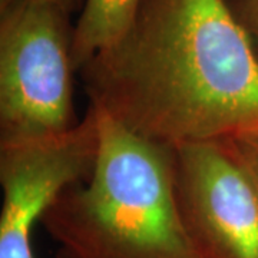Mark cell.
I'll list each match as a JSON object with an SVG mask.
<instances>
[{"label": "cell", "instance_id": "1", "mask_svg": "<svg viewBox=\"0 0 258 258\" xmlns=\"http://www.w3.org/2000/svg\"><path fill=\"white\" fill-rule=\"evenodd\" d=\"M79 75L89 106L157 144L258 134V56L225 0H141Z\"/></svg>", "mask_w": 258, "mask_h": 258}, {"label": "cell", "instance_id": "2", "mask_svg": "<svg viewBox=\"0 0 258 258\" xmlns=\"http://www.w3.org/2000/svg\"><path fill=\"white\" fill-rule=\"evenodd\" d=\"M93 109L99 152L92 175L64 189L42 218L57 258H200L176 207L172 147Z\"/></svg>", "mask_w": 258, "mask_h": 258}, {"label": "cell", "instance_id": "3", "mask_svg": "<svg viewBox=\"0 0 258 258\" xmlns=\"http://www.w3.org/2000/svg\"><path fill=\"white\" fill-rule=\"evenodd\" d=\"M74 29L49 0H19L0 15V142L74 128Z\"/></svg>", "mask_w": 258, "mask_h": 258}, {"label": "cell", "instance_id": "4", "mask_svg": "<svg viewBox=\"0 0 258 258\" xmlns=\"http://www.w3.org/2000/svg\"><path fill=\"white\" fill-rule=\"evenodd\" d=\"M174 192L200 258H258V192L227 141L172 147Z\"/></svg>", "mask_w": 258, "mask_h": 258}, {"label": "cell", "instance_id": "5", "mask_svg": "<svg viewBox=\"0 0 258 258\" xmlns=\"http://www.w3.org/2000/svg\"><path fill=\"white\" fill-rule=\"evenodd\" d=\"M99 152L96 112L63 134L0 142V258H35L32 235L59 195L92 175Z\"/></svg>", "mask_w": 258, "mask_h": 258}, {"label": "cell", "instance_id": "6", "mask_svg": "<svg viewBox=\"0 0 258 258\" xmlns=\"http://www.w3.org/2000/svg\"><path fill=\"white\" fill-rule=\"evenodd\" d=\"M141 0H85L74 28L72 56L76 72L128 30Z\"/></svg>", "mask_w": 258, "mask_h": 258}, {"label": "cell", "instance_id": "7", "mask_svg": "<svg viewBox=\"0 0 258 258\" xmlns=\"http://www.w3.org/2000/svg\"><path fill=\"white\" fill-rule=\"evenodd\" d=\"M227 144L258 192V134L227 139Z\"/></svg>", "mask_w": 258, "mask_h": 258}, {"label": "cell", "instance_id": "8", "mask_svg": "<svg viewBox=\"0 0 258 258\" xmlns=\"http://www.w3.org/2000/svg\"><path fill=\"white\" fill-rule=\"evenodd\" d=\"M225 3L258 56V0H225Z\"/></svg>", "mask_w": 258, "mask_h": 258}, {"label": "cell", "instance_id": "9", "mask_svg": "<svg viewBox=\"0 0 258 258\" xmlns=\"http://www.w3.org/2000/svg\"><path fill=\"white\" fill-rule=\"evenodd\" d=\"M49 2L55 3L56 6H59L69 15L83 8V3H85V0H49Z\"/></svg>", "mask_w": 258, "mask_h": 258}, {"label": "cell", "instance_id": "10", "mask_svg": "<svg viewBox=\"0 0 258 258\" xmlns=\"http://www.w3.org/2000/svg\"><path fill=\"white\" fill-rule=\"evenodd\" d=\"M19 0H0V15L5 13L6 10H9L12 6H15Z\"/></svg>", "mask_w": 258, "mask_h": 258}]
</instances>
